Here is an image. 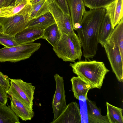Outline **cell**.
<instances>
[{
	"label": "cell",
	"instance_id": "cell-7",
	"mask_svg": "<svg viewBox=\"0 0 123 123\" xmlns=\"http://www.w3.org/2000/svg\"><path fill=\"white\" fill-rule=\"evenodd\" d=\"M54 77L55 82L56 89L52 103L54 115L52 121L57 118L67 105L63 77L57 74H55Z\"/></svg>",
	"mask_w": 123,
	"mask_h": 123
},
{
	"label": "cell",
	"instance_id": "cell-21",
	"mask_svg": "<svg viewBox=\"0 0 123 123\" xmlns=\"http://www.w3.org/2000/svg\"><path fill=\"white\" fill-rule=\"evenodd\" d=\"M61 35L57 25L55 23L44 30L42 38L46 40L53 47L60 39Z\"/></svg>",
	"mask_w": 123,
	"mask_h": 123
},
{
	"label": "cell",
	"instance_id": "cell-16",
	"mask_svg": "<svg viewBox=\"0 0 123 123\" xmlns=\"http://www.w3.org/2000/svg\"><path fill=\"white\" fill-rule=\"evenodd\" d=\"M55 23L54 17L49 11L30 21L26 28H39L44 30Z\"/></svg>",
	"mask_w": 123,
	"mask_h": 123
},
{
	"label": "cell",
	"instance_id": "cell-20",
	"mask_svg": "<svg viewBox=\"0 0 123 123\" xmlns=\"http://www.w3.org/2000/svg\"><path fill=\"white\" fill-rule=\"evenodd\" d=\"M113 29L108 16L106 14L99 31L98 42L103 47Z\"/></svg>",
	"mask_w": 123,
	"mask_h": 123
},
{
	"label": "cell",
	"instance_id": "cell-18",
	"mask_svg": "<svg viewBox=\"0 0 123 123\" xmlns=\"http://www.w3.org/2000/svg\"><path fill=\"white\" fill-rule=\"evenodd\" d=\"M71 81L72 86V90L76 99H78L79 96L81 95L87 97V93L92 89L90 85L78 76L73 77L71 79Z\"/></svg>",
	"mask_w": 123,
	"mask_h": 123
},
{
	"label": "cell",
	"instance_id": "cell-1",
	"mask_svg": "<svg viewBox=\"0 0 123 123\" xmlns=\"http://www.w3.org/2000/svg\"><path fill=\"white\" fill-rule=\"evenodd\" d=\"M106 14L104 7L86 11L80 26L76 30L85 60L92 58L96 54L99 31Z\"/></svg>",
	"mask_w": 123,
	"mask_h": 123
},
{
	"label": "cell",
	"instance_id": "cell-8",
	"mask_svg": "<svg viewBox=\"0 0 123 123\" xmlns=\"http://www.w3.org/2000/svg\"><path fill=\"white\" fill-rule=\"evenodd\" d=\"M110 63L113 72L118 81H123V59L118 46L106 43L103 47Z\"/></svg>",
	"mask_w": 123,
	"mask_h": 123
},
{
	"label": "cell",
	"instance_id": "cell-6",
	"mask_svg": "<svg viewBox=\"0 0 123 123\" xmlns=\"http://www.w3.org/2000/svg\"><path fill=\"white\" fill-rule=\"evenodd\" d=\"M29 22V16L20 13L10 17L0 18V32L14 37L26 28Z\"/></svg>",
	"mask_w": 123,
	"mask_h": 123
},
{
	"label": "cell",
	"instance_id": "cell-5",
	"mask_svg": "<svg viewBox=\"0 0 123 123\" xmlns=\"http://www.w3.org/2000/svg\"><path fill=\"white\" fill-rule=\"evenodd\" d=\"M9 79L10 86L6 91L7 94L16 98L27 107L33 109L35 87L21 79Z\"/></svg>",
	"mask_w": 123,
	"mask_h": 123
},
{
	"label": "cell",
	"instance_id": "cell-26",
	"mask_svg": "<svg viewBox=\"0 0 123 123\" xmlns=\"http://www.w3.org/2000/svg\"><path fill=\"white\" fill-rule=\"evenodd\" d=\"M88 98L81 95L79 97L81 123H88L86 99Z\"/></svg>",
	"mask_w": 123,
	"mask_h": 123
},
{
	"label": "cell",
	"instance_id": "cell-30",
	"mask_svg": "<svg viewBox=\"0 0 123 123\" xmlns=\"http://www.w3.org/2000/svg\"><path fill=\"white\" fill-rule=\"evenodd\" d=\"M8 98L6 91L0 85V104L6 105Z\"/></svg>",
	"mask_w": 123,
	"mask_h": 123
},
{
	"label": "cell",
	"instance_id": "cell-29",
	"mask_svg": "<svg viewBox=\"0 0 123 123\" xmlns=\"http://www.w3.org/2000/svg\"><path fill=\"white\" fill-rule=\"evenodd\" d=\"M8 76L0 71V85L7 91L9 88L10 84Z\"/></svg>",
	"mask_w": 123,
	"mask_h": 123
},
{
	"label": "cell",
	"instance_id": "cell-33",
	"mask_svg": "<svg viewBox=\"0 0 123 123\" xmlns=\"http://www.w3.org/2000/svg\"><path fill=\"white\" fill-rule=\"evenodd\" d=\"M42 0H31L30 2L31 5L37 3Z\"/></svg>",
	"mask_w": 123,
	"mask_h": 123
},
{
	"label": "cell",
	"instance_id": "cell-9",
	"mask_svg": "<svg viewBox=\"0 0 123 123\" xmlns=\"http://www.w3.org/2000/svg\"><path fill=\"white\" fill-rule=\"evenodd\" d=\"M47 0L50 11L53 15L61 33H74L70 15L65 14L52 0Z\"/></svg>",
	"mask_w": 123,
	"mask_h": 123
},
{
	"label": "cell",
	"instance_id": "cell-28",
	"mask_svg": "<svg viewBox=\"0 0 123 123\" xmlns=\"http://www.w3.org/2000/svg\"><path fill=\"white\" fill-rule=\"evenodd\" d=\"M61 9L65 14L70 15L66 0H52Z\"/></svg>",
	"mask_w": 123,
	"mask_h": 123
},
{
	"label": "cell",
	"instance_id": "cell-10",
	"mask_svg": "<svg viewBox=\"0 0 123 123\" xmlns=\"http://www.w3.org/2000/svg\"><path fill=\"white\" fill-rule=\"evenodd\" d=\"M79 105L72 102L67 105L60 116L51 123H81Z\"/></svg>",
	"mask_w": 123,
	"mask_h": 123
},
{
	"label": "cell",
	"instance_id": "cell-23",
	"mask_svg": "<svg viewBox=\"0 0 123 123\" xmlns=\"http://www.w3.org/2000/svg\"><path fill=\"white\" fill-rule=\"evenodd\" d=\"M50 11L47 0H42L32 5L31 9L29 14V21L37 18Z\"/></svg>",
	"mask_w": 123,
	"mask_h": 123
},
{
	"label": "cell",
	"instance_id": "cell-3",
	"mask_svg": "<svg viewBox=\"0 0 123 123\" xmlns=\"http://www.w3.org/2000/svg\"><path fill=\"white\" fill-rule=\"evenodd\" d=\"M60 39L53 47V49L59 58L63 61L74 62L81 60L82 46L76 34H61Z\"/></svg>",
	"mask_w": 123,
	"mask_h": 123
},
{
	"label": "cell",
	"instance_id": "cell-32",
	"mask_svg": "<svg viewBox=\"0 0 123 123\" xmlns=\"http://www.w3.org/2000/svg\"><path fill=\"white\" fill-rule=\"evenodd\" d=\"M25 0H15L14 5L18 4Z\"/></svg>",
	"mask_w": 123,
	"mask_h": 123
},
{
	"label": "cell",
	"instance_id": "cell-4",
	"mask_svg": "<svg viewBox=\"0 0 123 123\" xmlns=\"http://www.w3.org/2000/svg\"><path fill=\"white\" fill-rule=\"evenodd\" d=\"M40 43L22 44L0 49V62H15L29 58L40 48Z\"/></svg>",
	"mask_w": 123,
	"mask_h": 123
},
{
	"label": "cell",
	"instance_id": "cell-11",
	"mask_svg": "<svg viewBox=\"0 0 123 123\" xmlns=\"http://www.w3.org/2000/svg\"><path fill=\"white\" fill-rule=\"evenodd\" d=\"M72 26L76 30L79 27L83 15L86 11L83 0H66Z\"/></svg>",
	"mask_w": 123,
	"mask_h": 123
},
{
	"label": "cell",
	"instance_id": "cell-12",
	"mask_svg": "<svg viewBox=\"0 0 123 123\" xmlns=\"http://www.w3.org/2000/svg\"><path fill=\"white\" fill-rule=\"evenodd\" d=\"M44 30L39 28H26L16 34L14 38L19 45L33 43L42 38Z\"/></svg>",
	"mask_w": 123,
	"mask_h": 123
},
{
	"label": "cell",
	"instance_id": "cell-2",
	"mask_svg": "<svg viewBox=\"0 0 123 123\" xmlns=\"http://www.w3.org/2000/svg\"><path fill=\"white\" fill-rule=\"evenodd\" d=\"M69 65L73 73L90 85L92 89H100L105 75L110 71L103 62L95 60H80L70 63Z\"/></svg>",
	"mask_w": 123,
	"mask_h": 123
},
{
	"label": "cell",
	"instance_id": "cell-22",
	"mask_svg": "<svg viewBox=\"0 0 123 123\" xmlns=\"http://www.w3.org/2000/svg\"><path fill=\"white\" fill-rule=\"evenodd\" d=\"M18 117L10 106L0 104V123H19Z\"/></svg>",
	"mask_w": 123,
	"mask_h": 123
},
{
	"label": "cell",
	"instance_id": "cell-17",
	"mask_svg": "<svg viewBox=\"0 0 123 123\" xmlns=\"http://www.w3.org/2000/svg\"><path fill=\"white\" fill-rule=\"evenodd\" d=\"M106 43L118 46L123 59V18L114 28Z\"/></svg>",
	"mask_w": 123,
	"mask_h": 123
},
{
	"label": "cell",
	"instance_id": "cell-15",
	"mask_svg": "<svg viewBox=\"0 0 123 123\" xmlns=\"http://www.w3.org/2000/svg\"><path fill=\"white\" fill-rule=\"evenodd\" d=\"M88 123H109L107 115H101L100 108L94 102L86 99Z\"/></svg>",
	"mask_w": 123,
	"mask_h": 123
},
{
	"label": "cell",
	"instance_id": "cell-25",
	"mask_svg": "<svg viewBox=\"0 0 123 123\" xmlns=\"http://www.w3.org/2000/svg\"><path fill=\"white\" fill-rule=\"evenodd\" d=\"M85 6L90 9L104 7L115 0H83Z\"/></svg>",
	"mask_w": 123,
	"mask_h": 123
},
{
	"label": "cell",
	"instance_id": "cell-13",
	"mask_svg": "<svg viewBox=\"0 0 123 123\" xmlns=\"http://www.w3.org/2000/svg\"><path fill=\"white\" fill-rule=\"evenodd\" d=\"M123 0H115L105 7L113 29L123 18Z\"/></svg>",
	"mask_w": 123,
	"mask_h": 123
},
{
	"label": "cell",
	"instance_id": "cell-34",
	"mask_svg": "<svg viewBox=\"0 0 123 123\" xmlns=\"http://www.w3.org/2000/svg\"><path fill=\"white\" fill-rule=\"evenodd\" d=\"M1 13V11H0V13Z\"/></svg>",
	"mask_w": 123,
	"mask_h": 123
},
{
	"label": "cell",
	"instance_id": "cell-27",
	"mask_svg": "<svg viewBox=\"0 0 123 123\" xmlns=\"http://www.w3.org/2000/svg\"><path fill=\"white\" fill-rule=\"evenodd\" d=\"M0 44L6 47H10L19 44L15 40L14 36L0 32Z\"/></svg>",
	"mask_w": 123,
	"mask_h": 123
},
{
	"label": "cell",
	"instance_id": "cell-31",
	"mask_svg": "<svg viewBox=\"0 0 123 123\" xmlns=\"http://www.w3.org/2000/svg\"><path fill=\"white\" fill-rule=\"evenodd\" d=\"M15 0H0V7L14 5Z\"/></svg>",
	"mask_w": 123,
	"mask_h": 123
},
{
	"label": "cell",
	"instance_id": "cell-14",
	"mask_svg": "<svg viewBox=\"0 0 123 123\" xmlns=\"http://www.w3.org/2000/svg\"><path fill=\"white\" fill-rule=\"evenodd\" d=\"M10 98L11 108L17 116L23 121L31 120L35 115L33 109L26 106L13 96Z\"/></svg>",
	"mask_w": 123,
	"mask_h": 123
},
{
	"label": "cell",
	"instance_id": "cell-24",
	"mask_svg": "<svg viewBox=\"0 0 123 123\" xmlns=\"http://www.w3.org/2000/svg\"><path fill=\"white\" fill-rule=\"evenodd\" d=\"M107 116L109 123H123V109L106 102Z\"/></svg>",
	"mask_w": 123,
	"mask_h": 123
},
{
	"label": "cell",
	"instance_id": "cell-19",
	"mask_svg": "<svg viewBox=\"0 0 123 123\" xmlns=\"http://www.w3.org/2000/svg\"><path fill=\"white\" fill-rule=\"evenodd\" d=\"M30 1L26 0L16 5L0 7V18H7L16 15L31 4Z\"/></svg>",
	"mask_w": 123,
	"mask_h": 123
}]
</instances>
